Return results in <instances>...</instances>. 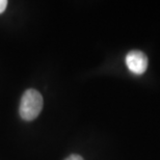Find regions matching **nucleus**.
Listing matches in <instances>:
<instances>
[{
    "label": "nucleus",
    "mask_w": 160,
    "mask_h": 160,
    "mask_svg": "<svg viewBox=\"0 0 160 160\" xmlns=\"http://www.w3.org/2000/svg\"><path fill=\"white\" fill-rule=\"evenodd\" d=\"M65 160H84V159H83L81 156L76 155V154H73L71 156H69V157L67 158V159H65Z\"/></svg>",
    "instance_id": "nucleus-4"
},
{
    "label": "nucleus",
    "mask_w": 160,
    "mask_h": 160,
    "mask_svg": "<svg viewBox=\"0 0 160 160\" xmlns=\"http://www.w3.org/2000/svg\"><path fill=\"white\" fill-rule=\"evenodd\" d=\"M43 97L37 89H27L22 96L19 112L23 120L33 121L39 117L43 108Z\"/></svg>",
    "instance_id": "nucleus-1"
},
{
    "label": "nucleus",
    "mask_w": 160,
    "mask_h": 160,
    "mask_svg": "<svg viewBox=\"0 0 160 160\" xmlns=\"http://www.w3.org/2000/svg\"><path fill=\"white\" fill-rule=\"evenodd\" d=\"M6 6H8V1L6 0H0V14H2L5 11Z\"/></svg>",
    "instance_id": "nucleus-3"
},
{
    "label": "nucleus",
    "mask_w": 160,
    "mask_h": 160,
    "mask_svg": "<svg viewBox=\"0 0 160 160\" xmlns=\"http://www.w3.org/2000/svg\"><path fill=\"white\" fill-rule=\"evenodd\" d=\"M127 68L132 72L133 74L142 75L146 72L148 68V58L146 54L140 52V51H131L126 55L125 58Z\"/></svg>",
    "instance_id": "nucleus-2"
}]
</instances>
